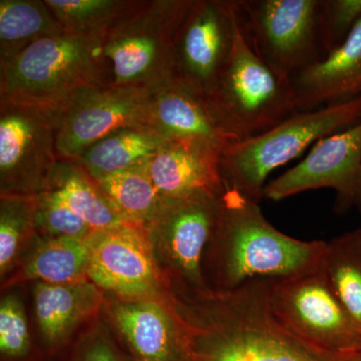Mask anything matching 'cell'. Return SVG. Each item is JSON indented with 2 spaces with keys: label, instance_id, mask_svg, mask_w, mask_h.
<instances>
[{
  "label": "cell",
  "instance_id": "1",
  "mask_svg": "<svg viewBox=\"0 0 361 361\" xmlns=\"http://www.w3.org/2000/svg\"><path fill=\"white\" fill-rule=\"evenodd\" d=\"M270 280L178 299L190 327L185 361H361V353L327 350L289 329L271 308Z\"/></svg>",
  "mask_w": 361,
  "mask_h": 361
},
{
  "label": "cell",
  "instance_id": "2",
  "mask_svg": "<svg viewBox=\"0 0 361 361\" xmlns=\"http://www.w3.org/2000/svg\"><path fill=\"white\" fill-rule=\"evenodd\" d=\"M325 248V241L280 232L259 203L226 187L219 222L204 255V279L212 284L209 290L232 291L254 278L291 276L317 265Z\"/></svg>",
  "mask_w": 361,
  "mask_h": 361
},
{
  "label": "cell",
  "instance_id": "3",
  "mask_svg": "<svg viewBox=\"0 0 361 361\" xmlns=\"http://www.w3.org/2000/svg\"><path fill=\"white\" fill-rule=\"evenodd\" d=\"M103 42L63 32L28 45L0 63V103L61 116L84 92L106 85Z\"/></svg>",
  "mask_w": 361,
  "mask_h": 361
},
{
  "label": "cell",
  "instance_id": "4",
  "mask_svg": "<svg viewBox=\"0 0 361 361\" xmlns=\"http://www.w3.org/2000/svg\"><path fill=\"white\" fill-rule=\"evenodd\" d=\"M206 101L221 128L236 142L263 134L300 113L292 78L253 51L239 18L229 61Z\"/></svg>",
  "mask_w": 361,
  "mask_h": 361
},
{
  "label": "cell",
  "instance_id": "5",
  "mask_svg": "<svg viewBox=\"0 0 361 361\" xmlns=\"http://www.w3.org/2000/svg\"><path fill=\"white\" fill-rule=\"evenodd\" d=\"M361 121V96L324 109L301 111L276 127L237 142L223 152L221 175L225 186L260 203L268 176L294 160L323 137Z\"/></svg>",
  "mask_w": 361,
  "mask_h": 361
},
{
  "label": "cell",
  "instance_id": "6",
  "mask_svg": "<svg viewBox=\"0 0 361 361\" xmlns=\"http://www.w3.org/2000/svg\"><path fill=\"white\" fill-rule=\"evenodd\" d=\"M191 0L144 1L101 47L106 85L156 87L177 78L175 39Z\"/></svg>",
  "mask_w": 361,
  "mask_h": 361
},
{
  "label": "cell",
  "instance_id": "7",
  "mask_svg": "<svg viewBox=\"0 0 361 361\" xmlns=\"http://www.w3.org/2000/svg\"><path fill=\"white\" fill-rule=\"evenodd\" d=\"M322 0H237L242 32L253 51L291 78L322 61Z\"/></svg>",
  "mask_w": 361,
  "mask_h": 361
},
{
  "label": "cell",
  "instance_id": "8",
  "mask_svg": "<svg viewBox=\"0 0 361 361\" xmlns=\"http://www.w3.org/2000/svg\"><path fill=\"white\" fill-rule=\"evenodd\" d=\"M269 302L277 317L305 341L336 353H361V325L332 289L322 261L295 275L271 278Z\"/></svg>",
  "mask_w": 361,
  "mask_h": 361
},
{
  "label": "cell",
  "instance_id": "9",
  "mask_svg": "<svg viewBox=\"0 0 361 361\" xmlns=\"http://www.w3.org/2000/svg\"><path fill=\"white\" fill-rule=\"evenodd\" d=\"M223 194L203 191L161 199L145 227L159 265L190 290H207L203 259L219 222Z\"/></svg>",
  "mask_w": 361,
  "mask_h": 361
},
{
  "label": "cell",
  "instance_id": "10",
  "mask_svg": "<svg viewBox=\"0 0 361 361\" xmlns=\"http://www.w3.org/2000/svg\"><path fill=\"white\" fill-rule=\"evenodd\" d=\"M61 116L0 103V193L35 196L47 191L61 159Z\"/></svg>",
  "mask_w": 361,
  "mask_h": 361
},
{
  "label": "cell",
  "instance_id": "11",
  "mask_svg": "<svg viewBox=\"0 0 361 361\" xmlns=\"http://www.w3.org/2000/svg\"><path fill=\"white\" fill-rule=\"evenodd\" d=\"M237 0H191L175 39L176 77L197 96L209 99L233 49Z\"/></svg>",
  "mask_w": 361,
  "mask_h": 361
},
{
  "label": "cell",
  "instance_id": "12",
  "mask_svg": "<svg viewBox=\"0 0 361 361\" xmlns=\"http://www.w3.org/2000/svg\"><path fill=\"white\" fill-rule=\"evenodd\" d=\"M322 188L336 191L337 214H361V121L316 142L298 165L267 183L264 198L278 202Z\"/></svg>",
  "mask_w": 361,
  "mask_h": 361
},
{
  "label": "cell",
  "instance_id": "13",
  "mask_svg": "<svg viewBox=\"0 0 361 361\" xmlns=\"http://www.w3.org/2000/svg\"><path fill=\"white\" fill-rule=\"evenodd\" d=\"M87 278L123 300L165 298V280L146 230L125 225L87 239Z\"/></svg>",
  "mask_w": 361,
  "mask_h": 361
},
{
  "label": "cell",
  "instance_id": "14",
  "mask_svg": "<svg viewBox=\"0 0 361 361\" xmlns=\"http://www.w3.org/2000/svg\"><path fill=\"white\" fill-rule=\"evenodd\" d=\"M152 90L103 85L78 97L59 118L56 148L61 160L78 161L113 133L149 127Z\"/></svg>",
  "mask_w": 361,
  "mask_h": 361
},
{
  "label": "cell",
  "instance_id": "15",
  "mask_svg": "<svg viewBox=\"0 0 361 361\" xmlns=\"http://www.w3.org/2000/svg\"><path fill=\"white\" fill-rule=\"evenodd\" d=\"M109 312L130 361L186 360L190 327L177 299L118 298Z\"/></svg>",
  "mask_w": 361,
  "mask_h": 361
},
{
  "label": "cell",
  "instance_id": "16",
  "mask_svg": "<svg viewBox=\"0 0 361 361\" xmlns=\"http://www.w3.org/2000/svg\"><path fill=\"white\" fill-rule=\"evenodd\" d=\"M149 128L164 140L195 142L221 154L236 142L221 128L206 99L177 78L152 90Z\"/></svg>",
  "mask_w": 361,
  "mask_h": 361
},
{
  "label": "cell",
  "instance_id": "17",
  "mask_svg": "<svg viewBox=\"0 0 361 361\" xmlns=\"http://www.w3.org/2000/svg\"><path fill=\"white\" fill-rule=\"evenodd\" d=\"M222 154L195 142L165 140L149 161L148 172L161 199H175L198 192L224 193L221 175Z\"/></svg>",
  "mask_w": 361,
  "mask_h": 361
},
{
  "label": "cell",
  "instance_id": "18",
  "mask_svg": "<svg viewBox=\"0 0 361 361\" xmlns=\"http://www.w3.org/2000/svg\"><path fill=\"white\" fill-rule=\"evenodd\" d=\"M292 82L300 113L361 96V20L338 47L297 73Z\"/></svg>",
  "mask_w": 361,
  "mask_h": 361
},
{
  "label": "cell",
  "instance_id": "19",
  "mask_svg": "<svg viewBox=\"0 0 361 361\" xmlns=\"http://www.w3.org/2000/svg\"><path fill=\"white\" fill-rule=\"evenodd\" d=\"M33 296L47 355L63 348L75 327L99 310L103 301L101 289L90 280L66 284L37 282Z\"/></svg>",
  "mask_w": 361,
  "mask_h": 361
},
{
  "label": "cell",
  "instance_id": "20",
  "mask_svg": "<svg viewBox=\"0 0 361 361\" xmlns=\"http://www.w3.org/2000/svg\"><path fill=\"white\" fill-rule=\"evenodd\" d=\"M165 140L152 128H129L90 146L78 161L94 180L148 165Z\"/></svg>",
  "mask_w": 361,
  "mask_h": 361
},
{
  "label": "cell",
  "instance_id": "21",
  "mask_svg": "<svg viewBox=\"0 0 361 361\" xmlns=\"http://www.w3.org/2000/svg\"><path fill=\"white\" fill-rule=\"evenodd\" d=\"M49 189L56 191L66 205L96 232L110 231L128 225L96 180L78 161L59 160Z\"/></svg>",
  "mask_w": 361,
  "mask_h": 361
},
{
  "label": "cell",
  "instance_id": "22",
  "mask_svg": "<svg viewBox=\"0 0 361 361\" xmlns=\"http://www.w3.org/2000/svg\"><path fill=\"white\" fill-rule=\"evenodd\" d=\"M26 257L14 281L37 280L51 284L85 281L90 265L87 240L42 237Z\"/></svg>",
  "mask_w": 361,
  "mask_h": 361
},
{
  "label": "cell",
  "instance_id": "23",
  "mask_svg": "<svg viewBox=\"0 0 361 361\" xmlns=\"http://www.w3.org/2000/svg\"><path fill=\"white\" fill-rule=\"evenodd\" d=\"M63 32V25L42 0L0 1V63L37 40Z\"/></svg>",
  "mask_w": 361,
  "mask_h": 361
},
{
  "label": "cell",
  "instance_id": "24",
  "mask_svg": "<svg viewBox=\"0 0 361 361\" xmlns=\"http://www.w3.org/2000/svg\"><path fill=\"white\" fill-rule=\"evenodd\" d=\"M66 32L104 40L123 18L144 1L132 0H44Z\"/></svg>",
  "mask_w": 361,
  "mask_h": 361
},
{
  "label": "cell",
  "instance_id": "25",
  "mask_svg": "<svg viewBox=\"0 0 361 361\" xmlns=\"http://www.w3.org/2000/svg\"><path fill=\"white\" fill-rule=\"evenodd\" d=\"M148 165L96 180L125 223L144 229L153 219L161 201L149 177Z\"/></svg>",
  "mask_w": 361,
  "mask_h": 361
},
{
  "label": "cell",
  "instance_id": "26",
  "mask_svg": "<svg viewBox=\"0 0 361 361\" xmlns=\"http://www.w3.org/2000/svg\"><path fill=\"white\" fill-rule=\"evenodd\" d=\"M322 264L332 289L361 325V229L326 242Z\"/></svg>",
  "mask_w": 361,
  "mask_h": 361
},
{
  "label": "cell",
  "instance_id": "27",
  "mask_svg": "<svg viewBox=\"0 0 361 361\" xmlns=\"http://www.w3.org/2000/svg\"><path fill=\"white\" fill-rule=\"evenodd\" d=\"M37 195H4L0 198V273L11 269L23 247L37 234Z\"/></svg>",
  "mask_w": 361,
  "mask_h": 361
},
{
  "label": "cell",
  "instance_id": "28",
  "mask_svg": "<svg viewBox=\"0 0 361 361\" xmlns=\"http://www.w3.org/2000/svg\"><path fill=\"white\" fill-rule=\"evenodd\" d=\"M35 228L42 237L80 240H87L96 232L51 189L37 195Z\"/></svg>",
  "mask_w": 361,
  "mask_h": 361
},
{
  "label": "cell",
  "instance_id": "29",
  "mask_svg": "<svg viewBox=\"0 0 361 361\" xmlns=\"http://www.w3.org/2000/svg\"><path fill=\"white\" fill-rule=\"evenodd\" d=\"M0 353L2 361H35L25 310L13 295L0 304Z\"/></svg>",
  "mask_w": 361,
  "mask_h": 361
},
{
  "label": "cell",
  "instance_id": "30",
  "mask_svg": "<svg viewBox=\"0 0 361 361\" xmlns=\"http://www.w3.org/2000/svg\"><path fill=\"white\" fill-rule=\"evenodd\" d=\"M360 20L361 0H322L320 35L325 56L348 39Z\"/></svg>",
  "mask_w": 361,
  "mask_h": 361
},
{
  "label": "cell",
  "instance_id": "31",
  "mask_svg": "<svg viewBox=\"0 0 361 361\" xmlns=\"http://www.w3.org/2000/svg\"><path fill=\"white\" fill-rule=\"evenodd\" d=\"M66 361H130L122 349L103 332L85 337Z\"/></svg>",
  "mask_w": 361,
  "mask_h": 361
}]
</instances>
